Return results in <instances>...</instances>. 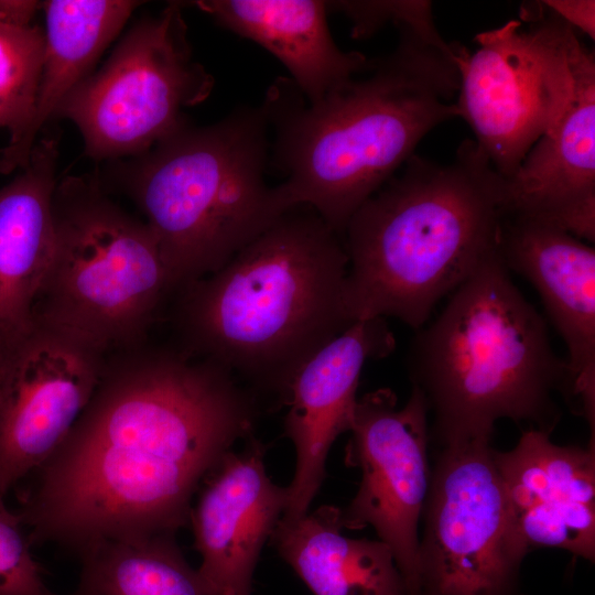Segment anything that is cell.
<instances>
[{"instance_id":"obj_8","label":"cell","mask_w":595,"mask_h":595,"mask_svg":"<svg viewBox=\"0 0 595 595\" xmlns=\"http://www.w3.org/2000/svg\"><path fill=\"white\" fill-rule=\"evenodd\" d=\"M521 15L530 26L509 20L478 33L474 53L459 44L456 48L459 117L504 178L559 122L582 44L574 29L542 2L523 8Z\"/></svg>"},{"instance_id":"obj_22","label":"cell","mask_w":595,"mask_h":595,"mask_svg":"<svg viewBox=\"0 0 595 595\" xmlns=\"http://www.w3.org/2000/svg\"><path fill=\"white\" fill-rule=\"evenodd\" d=\"M78 554L72 595H217L186 561L174 534L104 539Z\"/></svg>"},{"instance_id":"obj_5","label":"cell","mask_w":595,"mask_h":595,"mask_svg":"<svg viewBox=\"0 0 595 595\" xmlns=\"http://www.w3.org/2000/svg\"><path fill=\"white\" fill-rule=\"evenodd\" d=\"M408 366L442 446L490 441L500 419L551 433L560 415L553 394L570 396L566 360L554 353L544 320L498 251L418 329Z\"/></svg>"},{"instance_id":"obj_7","label":"cell","mask_w":595,"mask_h":595,"mask_svg":"<svg viewBox=\"0 0 595 595\" xmlns=\"http://www.w3.org/2000/svg\"><path fill=\"white\" fill-rule=\"evenodd\" d=\"M53 218L54 251L34 306L35 323L106 357L143 345L172 292L145 221L87 176L56 184Z\"/></svg>"},{"instance_id":"obj_9","label":"cell","mask_w":595,"mask_h":595,"mask_svg":"<svg viewBox=\"0 0 595 595\" xmlns=\"http://www.w3.org/2000/svg\"><path fill=\"white\" fill-rule=\"evenodd\" d=\"M182 7L172 2L133 25L60 106L56 117L77 126L90 158L147 153L187 123L185 108L210 95L214 78L193 57Z\"/></svg>"},{"instance_id":"obj_18","label":"cell","mask_w":595,"mask_h":595,"mask_svg":"<svg viewBox=\"0 0 595 595\" xmlns=\"http://www.w3.org/2000/svg\"><path fill=\"white\" fill-rule=\"evenodd\" d=\"M57 139L36 141L28 164L0 187V364L35 327L34 306L55 241Z\"/></svg>"},{"instance_id":"obj_20","label":"cell","mask_w":595,"mask_h":595,"mask_svg":"<svg viewBox=\"0 0 595 595\" xmlns=\"http://www.w3.org/2000/svg\"><path fill=\"white\" fill-rule=\"evenodd\" d=\"M141 2L50 0L42 2L45 54L31 120L21 136L0 148V174L24 167L45 125L88 75Z\"/></svg>"},{"instance_id":"obj_17","label":"cell","mask_w":595,"mask_h":595,"mask_svg":"<svg viewBox=\"0 0 595 595\" xmlns=\"http://www.w3.org/2000/svg\"><path fill=\"white\" fill-rule=\"evenodd\" d=\"M505 180L506 214L554 225L595 240V58L584 43L574 84L559 122Z\"/></svg>"},{"instance_id":"obj_10","label":"cell","mask_w":595,"mask_h":595,"mask_svg":"<svg viewBox=\"0 0 595 595\" xmlns=\"http://www.w3.org/2000/svg\"><path fill=\"white\" fill-rule=\"evenodd\" d=\"M490 441L442 446L431 473L415 595H523L518 545Z\"/></svg>"},{"instance_id":"obj_4","label":"cell","mask_w":595,"mask_h":595,"mask_svg":"<svg viewBox=\"0 0 595 595\" xmlns=\"http://www.w3.org/2000/svg\"><path fill=\"white\" fill-rule=\"evenodd\" d=\"M505 180L475 140L440 164L411 155L350 217L344 305L350 322L392 316L414 329L498 251Z\"/></svg>"},{"instance_id":"obj_6","label":"cell","mask_w":595,"mask_h":595,"mask_svg":"<svg viewBox=\"0 0 595 595\" xmlns=\"http://www.w3.org/2000/svg\"><path fill=\"white\" fill-rule=\"evenodd\" d=\"M269 133L261 107L241 106L125 162L122 190L147 218L172 291L219 270L285 213L264 178Z\"/></svg>"},{"instance_id":"obj_1","label":"cell","mask_w":595,"mask_h":595,"mask_svg":"<svg viewBox=\"0 0 595 595\" xmlns=\"http://www.w3.org/2000/svg\"><path fill=\"white\" fill-rule=\"evenodd\" d=\"M257 415L255 394L214 361L144 344L110 355L71 432L32 474L18 515L32 543L77 553L104 539L174 534Z\"/></svg>"},{"instance_id":"obj_23","label":"cell","mask_w":595,"mask_h":595,"mask_svg":"<svg viewBox=\"0 0 595 595\" xmlns=\"http://www.w3.org/2000/svg\"><path fill=\"white\" fill-rule=\"evenodd\" d=\"M42 2L0 0V130L17 140L33 115L45 54Z\"/></svg>"},{"instance_id":"obj_3","label":"cell","mask_w":595,"mask_h":595,"mask_svg":"<svg viewBox=\"0 0 595 595\" xmlns=\"http://www.w3.org/2000/svg\"><path fill=\"white\" fill-rule=\"evenodd\" d=\"M343 237L307 206L286 210L216 272L178 289L185 354L284 401L296 370L353 324Z\"/></svg>"},{"instance_id":"obj_14","label":"cell","mask_w":595,"mask_h":595,"mask_svg":"<svg viewBox=\"0 0 595 595\" xmlns=\"http://www.w3.org/2000/svg\"><path fill=\"white\" fill-rule=\"evenodd\" d=\"M519 548L595 560V445L562 446L530 429L507 452L494 450Z\"/></svg>"},{"instance_id":"obj_25","label":"cell","mask_w":595,"mask_h":595,"mask_svg":"<svg viewBox=\"0 0 595 595\" xmlns=\"http://www.w3.org/2000/svg\"><path fill=\"white\" fill-rule=\"evenodd\" d=\"M542 3L573 29H578L592 40H594V0H547L542 1Z\"/></svg>"},{"instance_id":"obj_21","label":"cell","mask_w":595,"mask_h":595,"mask_svg":"<svg viewBox=\"0 0 595 595\" xmlns=\"http://www.w3.org/2000/svg\"><path fill=\"white\" fill-rule=\"evenodd\" d=\"M340 509L324 505L281 519L270 538L314 595H407L391 549L380 540L342 533Z\"/></svg>"},{"instance_id":"obj_19","label":"cell","mask_w":595,"mask_h":595,"mask_svg":"<svg viewBox=\"0 0 595 595\" xmlns=\"http://www.w3.org/2000/svg\"><path fill=\"white\" fill-rule=\"evenodd\" d=\"M220 26L250 40L275 56L310 104L318 102L375 60L343 51L328 23L327 1L201 0L192 2Z\"/></svg>"},{"instance_id":"obj_13","label":"cell","mask_w":595,"mask_h":595,"mask_svg":"<svg viewBox=\"0 0 595 595\" xmlns=\"http://www.w3.org/2000/svg\"><path fill=\"white\" fill-rule=\"evenodd\" d=\"M394 345L383 317L356 321L294 374L283 401L289 407L284 432L296 455L283 519L309 512L325 478L332 444L350 430L365 363L388 356Z\"/></svg>"},{"instance_id":"obj_24","label":"cell","mask_w":595,"mask_h":595,"mask_svg":"<svg viewBox=\"0 0 595 595\" xmlns=\"http://www.w3.org/2000/svg\"><path fill=\"white\" fill-rule=\"evenodd\" d=\"M0 494V595H56L33 558L30 534Z\"/></svg>"},{"instance_id":"obj_15","label":"cell","mask_w":595,"mask_h":595,"mask_svg":"<svg viewBox=\"0 0 595 595\" xmlns=\"http://www.w3.org/2000/svg\"><path fill=\"white\" fill-rule=\"evenodd\" d=\"M264 454L253 435L241 451L226 453L192 506L197 570L217 595H251L260 552L286 508L288 489L267 474Z\"/></svg>"},{"instance_id":"obj_12","label":"cell","mask_w":595,"mask_h":595,"mask_svg":"<svg viewBox=\"0 0 595 595\" xmlns=\"http://www.w3.org/2000/svg\"><path fill=\"white\" fill-rule=\"evenodd\" d=\"M106 356L35 323L0 364V494L32 475L89 402Z\"/></svg>"},{"instance_id":"obj_2","label":"cell","mask_w":595,"mask_h":595,"mask_svg":"<svg viewBox=\"0 0 595 595\" xmlns=\"http://www.w3.org/2000/svg\"><path fill=\"white\" fill-rule=\"evenodd\" d=\"M394 50L310 104L290 77L277 78L260 105L273 139L269 163L281 208L307 206L338 235L355 212L413 155L440 123L459 117L450 102L459 89L458 43L435 25L394 23Z\"/></svg>"},{"instance_id":"obj_11","label":"cell","mask_w":595,"mask_h":595,"mask_svg":"<svg viewBox=\"0 0 595 595\" xmlns=\"http://www.w3.org/2000/svg\"><path fill=\"white\" fill-rule=\"evenodd\" d=\"M429 409L412 386L407 403L388 388L357 400L345 462L359 468L355 497L340 509L343 528L370 526L392 551L407 595L418 591L419 522L429 491Z\"/></svg>"},{"instance_id":"obj_16","label":"cell","mask_w":595,"mask_h":595,"mask_svg":"<svg viewBox=\"0 0 595 595\" xmlns=\"http://www.w3.org/2000/svg\"><path fill=\"white\" fill-rule=\"evenodd\" d=\"M499 257L538 291L569 353L570 398L595 425V250L567 231L505 214Z\"/></svg>"}]
</instances>
